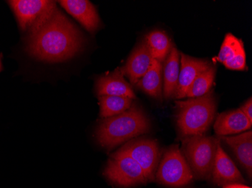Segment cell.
Returning <instances> with one entry per match:
<instances>
[{"instance_id":"8fae6325","label":"cell","mask_w":252,"mask_h":188,"mask_svg":"<svg viewBox=\"0 0 252 188\" xmlns=\"http://www.w3.org/2000/svg\"><path fill=\"white\" fill-rule=\"evenodd\" d=\"M212 178L215 183L219 185L244 183L243 175L234 162L229 158L222 148L220 142H218L216 156L212 168Z\"/></svg>"},{"instance_id":"6da1fadb","label":"cell","mask_w":252,"mask_h":188,"mask_svg":"<svg viewBox=\"0 0 252 188\" xmlns=\"http://www.w3.org/2000/svg\"><path fill=\"white\" fill-rule=\"evenodd\" d=\"M28 31L27 52L42 61L59 63L70 60L84 44L80 31L57 7Z\"/></svg>"},{"instance_id":"277c9868","label":"cell","mask_w":252,"mask_h":188,"mask_svg":"<svg viewBox=\"0 0 252 188\" xmlns=\"http://www.w3.org/2000/svg\"><path fill=\"white\" fill-rule=\"evenodd\" d=\"M219 140L204 135L186 137L182 145L183 155L192 172L200 179L212 175Z\"/></svg>"},{"instance_id":"ac0fdd59","label":"cell","mask_w":252,"mask_h":188,"mask_svg":"<svg viewBox=\"0 0 252 188\" xmlns=\"http://www.w3.org/2000/svg\"><path fill=\"white\" fill-rule=\"evenodd\" d=\"M162 70V63L154 59L148 71L136 83L135 85L151 97L161 100L163 87Z\"/></svg>"},{"instance_id":"8992f818","label":"cell","mask_w":252,"mask_h":188,"mask_svg":"<svg viewBox=\"0 0 252 188\" xmlns=\"http://www.w3.org/2000/svg\"><path fill=\"white\" fill-rule=\"evenodd\" d=\"M156 177L159 183L170 187L185 186L192 180V170L178 145L165 153Z\"/></svg>"},{"instance_id":"e0dca14e","label":"cell","mask_w":252,"mask_h":188,"mask_svg":"<svg viewBox=\"0 0 252 188\" xmlns=\"http://www.w3.org/2000/svg\"><path fill=\"white\" fill-rule=\"evenodd\" d=\"M180 73V53L176 47L172 46L171 52L164 62L162 70L163 87L162 94L166 100L175 98Z\"/></svg>"},{"instance_id":"7402d4cb","label":"cell","mask_w":252,"mask_h":188,"mask_svg":"<svg viewBox=\"0 0 252 188\" xmlns=\"http://www.w3.org/2000/svg\"><path fill=\"white\" fill-rule=\"evenodd\" d=\"M239 109L243 111V114L252 121V97L249 99L246 103H243Z\"/></svg>"},{"instance_id":"4fadbf2b","label":"cell","mask_w":252,"mask_h":188,"mask_svg":"<svg viewBox=\"0 0 252 188\" xmlns=\"http://www.w3.org/2000/svg\"><path fill=\"white\" fill-rule=\"evenodd\" d=\"M96 93L100 96H117V97L136 98L131 86L126 81L120 68H117L112 73L100 76L96 81Z\"/></svg>"},{"instance_id":"9c48e42d","label":"cell","mask_w":252,"mask_h":188,"mask_svg":"<svg viewBox=\"0 0 252 188\" xmlns=\"http://www.w3.org/2000/svg\"><path fill=\"white\" fill-rule=\"evenodd\" d=\"M217 60L230 70H247L246 50L243 40L230 32L226 34L217 56Z\"/></svg>"},{"instance_id":"2e32d148","label":"cell","mask_w":252,"mask_h":188,"mask_svg":"<svg viewBox=\"0 0 252 188\" xmlns=\"http://www.w3.org/2000/svg\"><path fill=\"white\" fill-rule=\"evenodd\" d=\"M225 143L230 147L237 158L249 173V177L252 174V132L243 133L232 136H222Z\"/></svg>"},{"instance_id":"7a4b0ae2","label":"cell","mask_w":252,"mask_h":188,"mask_svg":"<svg viewBox=\"0 0 252 188\" xmlns=\"http://www.w3.org/2000/svg\"><path fill=\"white\" fill-rule=\"evenodd\" d=\"M150 130V121L143 110L131 106L125 112L104 118L96 132L97 142L103 148L110 150L131 138L142 135Z\"/></svg>"},{"instance_id":"d6986e66","label":"cell","mask_w":252,"mask_h":188,"mask_svg":"<svg viewBox=\"0 0 252 188\" xmlns=\"http://www.w3.org/2000/svg\"><path fill=\"white\" fill-rule=\"evenodd\" d=\"M144 40L147 42L154 60L162 63L165 62L172 48L171 39L168 35L162 31L154 30L149 32Z\"/></svg>"},{"instance_id":"d4e9b609","label":"cell","mask_w":252,"mask_h":188,"mask_svg":"<svg viewBox=\"0 0 252 188\" xmlns=\"http://www.w3.org/2000/svg\"></svg>"},{"instance_id":"52a82bcc","label":"cell","mask_w":252,"mask_h":188,"mask_svg":"<svg viewBox=\"0 0 252 188\" xmlns=\"http://www.w3.org/2000/svg\"><path fill=\"white\" fill-rule=\"evenodd\" d=\"M120 150L139 164L147 181L154 180L160 158L159 147L155 140H134Z\"/></svg>"},{"instance_id":"9a60e30c","label":"cell","mask_w":252,"mask_h":188,"mask_svg":"<svg viewBox=\"0 0 252 188\" xmlns=\"http://www.w3.org/2000/svg\"><path fill=\"white\" fill-rule=\"evenodd\" d=\"M252 121L238 108L221 113L217 117L214 129L215 134L220 136L240 134L252 129Z\"/></svg>"},{"instance_id":"ba28073f","label":"cell","mask_w":252,"mask_h":188,"mask_svg":"<svg viewBox=\"0 0 252 188\" xmlns=\"http://www.w3.org/2000/svg\"><path fill=\"white\" fill-rule=\"evenodd\" d=\"M8 3L23 31L29 30L35 23L56 6L55 2L48 0H11Z\"/></svg>"},{"instance_id":"603a6c76","label":"cell","mask_w":252,"mask_h":188,"mask_svg":"<svg viewBox=\"0 0 252 188\" xmlns=\"http://www.w3.org/2000/svg\"><path fill=\"white\" fill-rule=\"evenodd\" d=\"M223 188H252L250 187L246 186L243 184H231V185H225Z\"/></svg>"},{"instance_id":"5b68a950","label":"cell","mask_w":252,"mask_h":188,"mask_svg":"<svg viewBox=\"0 0 252 188\" xmlns=\"http://www.w3.org/2000/svg\"><path fill=\"white\" fill-rule=\"evenodd\" d=\"M104 175L111 183L123 188L147 182L139 164L120 150L112 155L108 160Z\"/></svg>"},{"instance_id":"3957f363","label":"cell","mask_w":252,"mask_h":188,"mask_svg":"<svg viewBox=\"0 0 252 188\" xmlns=\"http://www.w3.org/2000/svg\"><path fill=\"white\" fill-rule=\"evenodd\" d=\"M177 125L183 137L204 135L216 114V99L212 90L205 95L186 100H178Z\"/></svg>"},{"instance_id":"5bb4252c","label":"cell","mask_w":252,"mask_h":188,"mask_svg":"<svg viewBox=\"0 0 252 188\" xmlns=\"http://www.w3.org/2000/svg\"><path fill=\"white\" fill-rule=\"evenodd\" d=\"M59 2L89 32H94L100 27V20L97 10L88 0H62Z\"/></svg>"},{"instance_id":"7c38bea8","label":"cell","mask_w":252,"mask_h":188,"mask_svg":"<svg viewBox=\"0 0 252 188\" xmlns=\"http://www.w3.org/2000/svg\"><path fill=\"white\" fill-rule=\"evenodd\" d=\"M153 60L151 50L144 40L133 50L126 64L120 69L123 75L127 76L131 83L135 84L148 71Z\"/></svg>"},{"instance_id":"cb8c5ba5","label":"cell","mask_w":252,"mask_h":188,"mask_svg":"<svg viewBox=\"0 0 252 188\" xmlns=\"http://www.w3.org/2000/svg\"><path fill=\"white\" fill-rule=\"evenodd\" d=\"M2 70V62H1V56H0V72Z\"/></svg>"},{"instance_id":"44dd1931","label":"cell","mask_w":252,"mask_h":188,"mask_svg":"<svg viewBox=\"0 0 252 188\" xmlns=\"http://www.w3.org/2000/svg\"><path fill=\"white\" fill-rule=\"evenodd\" d=\"M216 75V68L211 66L207 70L199 74L194 79L188 93L186 98H196L205 95L210 91L213 85Z\"/></svg>"},{"instance_id":"30bf717a","label":"cell","mask_w":252,"mask_h":188,"mask_svg":"<svg viewBox=\"0 0 252 188\" xmlns=\"http://www.w3.org/2000/svg\"><path fill=\"white\" fill-rule=\"evenodd\" d=\"M180 56L181 68L175 96L178 100L186 98L187 93L194 79L212 66V63L207 60L192 57L184 53H180Z\"/></svg>"},{"instance_id":"ffe728a7","label":"cell","mask_w":252,"mask_h":188,"mask_svg":"<svg viewBox=\"0 0 252 188\" xmlns=\"http://www.w3.org/2000/svg\"><path fill=\"white\" fill-rule=\"evenodd\" d=\"M98 99L100 116L104 119L125 112L131 108L133 103L132 99L117 96H100Z\"/></svg>"}]
</instances>
